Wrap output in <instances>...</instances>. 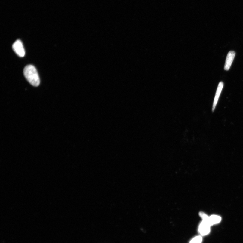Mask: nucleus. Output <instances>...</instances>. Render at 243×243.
Here are the masks:
<instances>
[{"label":"nucleus","mask_w":243,"mask_h":243,"mask_svg":"<svg viewBox=\"0 0 243 243\" xmlns=\"http://www.w3.org/2000/svg\"><path fill=\"white\" fill-rule=\"evenodd\" d=\"M23 73L27 81L33 86L37 87L40 84V79L36 69L34 66L28 65L24 68Z\"/></svg>","instance_id":"1"},{"label":"nucleus","mask_w":243,"mask_h":243,"mask_svg":"<svg viewBox=\"0 0 243 243\" xmlns=\"http://www.w3.org/2000/svg\"><path fill=\"white\" fill-rule=\"evenodd\" d=\"M12 48L15 53L19 57H23L25 56V51L23 43L20 40H17L13 43Z\"/></svg>","instance_id":"2"},{"label":"nucleus","mask_w":243,"mask_h":243,"mask_svg":"<svg viewBox=\"0 0 243 243\" xmlns=\"http://www.w3.org/2000/svg\"><path fill=\"white\" fill-rule=\"evenodd\" d=\"M211 226L208 223L203 221L201 222L198 226V231L201 236H205L210 232Z\"/></svg>","instance_id":"3"},{"label":"nucleus","mask_w":243,"mask_h":243,"mask_svg":"<svg viewBox=\"0 0 243 243\" xmlns=\"http://www.w3.org/2000/svg\"><path fill=\"white\" fill-rule=\"evenodd\" d=\"M235 52L233 51H231L229 52L226 57L224 66V69L225 70L228 71L230 69L235 57Z\"/></svg>","instance_id":"4"},{"label":"nucleus","mask_w":243,"mask_h":243,"mask_svg":"<svg viewBox=\"0 0 243 243\" xmlns=\"http://www.w3.org/2000/svg\"><path fill=\"white\" fill-rule=\"evenodd\" d=\"M223 86V82H220L218 85L217 88L216 95H215L214 101V102L213 105L212 106V112H214L215 109V107H216L218 100L220 96L221 91L222 90Z\"/></svg>","instance_id":"5"},{"label":"nucleus","mask_w":243,"mask_h":243,"mask_svg":"<svg viewBox=\"0 0 243 243\" xmlns=\"http://www.w3.org/2000/svg\"><path fill=\"white\" fill-rule=\"evenodd\" d=\"M221 220V218L217 215H212L209 217L208 223L209 225L211 226L214 224L219 223Z\"/></svg>","instance_id":"6"},{"label":"nucleus","mask_w":243,"mask_h":243,"mask_svg":"<svg viewBox=\"0 0 243 243\" xmlns=\"http://www.w3.org/2000/svg\"><path fill=\"white\" fill-rule=\"evenodd\" d=\"M202 241V237L201 236H198L193 238L189 243H201Z\"/></svg>","instance_id":"7"}]
</instances>
